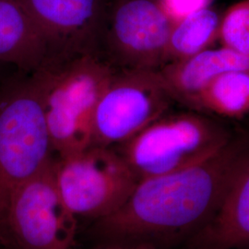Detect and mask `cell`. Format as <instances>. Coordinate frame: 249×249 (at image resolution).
<instances>
[{"instance_id": "277c9868", "label": "cell", "mask_w": 249, "mask_h": 249, "mask_svg": "<svg viewBox=\"0 0 249 249\" xmlns=\"http://www.w3.org/2000/svg\"><path fill=\"white\" fill-rule=\"evenodd\" d=\"M231 139L223 125L209 117L169 111L116 149L141 181L196 164Z\"/></svg>"}, {"instance_id": "5b68a950", "label": "cell", "mask_w": 249, "mask_h": 249, "mask_svg": "<svg viewBox=\"0 0 249 249\" xmlns=\"http://www.w3.org/2000/svg\"><path fill=\"white\" fill-rule=\"evenodd\" d=\"M53 175L64 202L78 220L92 222L118 211L139 179L116 148L90 146L54 158Z\"/></svg>"}, {"instance_id": "52a82bcc", "label": "cell", "mask_w": 249, "mask_h": 249, "mask_svg": "<svg viewBox=\"0 0 249 249\" xmlns=\"http://www.w3.org/2000/svg\"><path fill=\"white\" fill-rule=\"evenodd\" d=\"M175 104L156 71L116 70L95 110L92 146H120Z\"/></svg>"}, {"instance_id": "9c48e42d", "label": "cell", "mask_w": 249, "mask_h": 249, "mask_svg": "<svg viewBox=\"0 0 249 249\" xmlns=\"http://www.w3.org/2000/svg\"><path fill=\"white\" fill-rule=\"evenodd\" d=\"M19 1L45 40L47 58L100 53L101 41L116 3V0Z\"/></svg>"}, {"instance_id": "8992f818", "label": "cell", "mask_w": 249, "mask_h": 249, "mask_svg": "<svg viewBox=\"0 0 249 249\" xmlns=\"http://www.w3.org/2000/svg\"><path fill=\"white\" fill-rule=\"evenodd\" d=\"M54 158L9 197L0 218V245L5 249L74 247L79 220L58 191L53 175Z\"/></svg>"}, {"instance_id": "2e32d148", "label": "cell", "mask_w": 249, "mask_h": 249, "mask_svg": "<svg viewBox=\"0 0 249 249\" xmlns=\"http://www.w3.org/2000/svg\"><path fill=\"white\" fill-rule=\"evenodd\" d=\"M170 18L178 22L211 6L213 0H158Z\"/></svg>"}, {"instance_id": "ba28073f", "label": "cell", "mask_w": 249, "mask_h": 249, "mask_svg": "<svg viewBox=\"0 0 249 249\" xmlns=\"http://www.w3.org/2000/svg\"><path fill=\"white\" fill-rule=\"evenodd\" d=\"M173 26L158 0H116L100 53L116 70L158 71L165 64Z\"/></svg>"}, {"instance_id": "30bf717a", "label": "cell", "mask_w": 249, "mask_h": 249, "mask_svg": "<svg viewBox=\"0 0 249 249\" xmlns=\"http://www.w3.org/2000/svg\"><path fill=\"white\" fill-rule=\"evenodd\" d=\"M234 71H249V57L222 46L168 63L156 71L176 104L197 110L202 89L217 76Z\"/></svg>"}, {"instance_id": "9a60e30c", "label": "cell", "mask_w": 249, "mask_h": 249, "mask_svg": "<svg viewBox=\"0 0 249 249\" xmlns=\"http://www.w3.org/2000/svg\"><path fill=\"white\" fill-rule=\"evenodd\" d=\"M219 40L223 47L249 57V0H241L226 10Z\"/></svg>"}, {"instance_id": "7c38bea8", "label": "cell", "mask_w": 249, "mask_h": 249, "mask_svg": "<svg viewBox=\"0 0 249 249\" xmlns=\"http://www.w3.org/2000/svg\"><path fill=\"white\" fill-rule=\"evenodd\" d=\"M191 242L192 249L249 248V162L213 219Z\"/></svg>"}, {"instance_id": "7a4b0ae2", "label": "cell", "mask_w": 249, "mask_h": 249, "mask_svg": "<svg viewBox=\"0 0 249 249\" xmlns=\"http://www.w3.org/2000/svg\"><path fill=\"white\" fill-rule=\"evenodd\" d=\"M116 71L95 52L49 57L33 72L54 157L92 146L95 110Z\"/></svg>"}, {"instance_id": "6da1fadb", "label": "cell", "mask_w": 249, "mask_h": 249, "mask_svg": "<svg viewBox=\"0 0 249 249\" xmlns=\"http://www.w3.org/2000/svg\"><path fill=\"white\" fill-rule=\"evenodd\" d=\"M249 162V144L231 139L207 159L184 169L139 181L115 213L92 222L97 246L158 249L210 223Z\"/></svg>"}, {"instance_id": "e0dca14e", "label": "cell", "mask_w": 249, "mask_h": 249, "mask_svg": "<svg viewBox=\"0 0 249 249\" xmlns=\"http://www.w3.org/2000/svg\"><path fill=\"white\" fill-rule=\"evenodd\" d=\"M71 249H155L145 247H124V246H97L96 248L91 249H75L74 247Z\"/></svg>"}, {"instance_id": "8fae6325", "label": "cell", "mask_w": 249, "mask_h": 249, "mask_svg": "<svg viewBox=\"0 0 249 249\" xmlns=\"http://www.w3.org/2000/svg\"><path fill=\"white\" fill-rule=\"evenodd\" d=\"M45 40L19 0H0V66L33 73L47 58Z\"/></svg>"}, {"instance_id": "3957f363", "label": "cell", "mask_w": 249, "mask_h": 249, "mask_svg": "<svg viewBox=\"0 0 249 249\" xmlns=\"http://www.w3.org/2000/svg\"><path fill=\"white\" fill-rule=\"evenodd\" d=\"M53 158L34 75L17 72L0 84V218L14 191Z\"/></svg>"}, {"instance_id": "4fadbf2b", "label": "cell", "mask_w": 249, "mask_h": 249, "mask_svg": "<svg viewBox=\"0 0 249 249\" xmlns=\"http://www.w3.org/2000/svg\"><path fill=\"white\" fill-rule=\"evenodd\" d=\"M222 17L217 10L209 7L175 22L164 65L186 59L211 48L219 40Z\"/></svg>"}, {"instance_id": "5bb4252c", "label": "cell", "mask_w": 249, "mask_h": 249, "mask_svg": "<svg viewBox=\"0 0 249 249\" xmlns=\"http://www.w3.org/2000/svg\"><path fill=\"white\" fill-rule=\"evenodd\" d=\"M197 110L226 117L249 113V71L225 72L212 80L199 94Z\"/></svg>"}]
</instances>
